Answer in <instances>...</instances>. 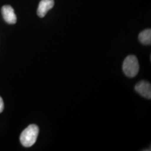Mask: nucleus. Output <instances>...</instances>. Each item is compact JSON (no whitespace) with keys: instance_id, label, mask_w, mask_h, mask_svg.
Returning a JSON list of instances; mask_svg holds the SVG:
<instances>
[{"instance_id":"nucleus-1","label":"nucleus","mask_w":151,"mask_h":151,"mask_svg":"<svg viewBox=\"0 0 151 151\" xmlns=\"http://www.w3.org/2000/svg\"><path fill=\"white\" fill-rule=\"evenodd\" d=\"M39 129L36 124H30L22 132L20 136V141L21 144L25 148L32 146L37 141L39 135Z\"/></svg>"},{"instance_id":"nucleus-2","label":"nucleus","mask_w":151,"mask_h":151,"mask_svg":"<svg viewBox=\"0 0 151 151\" xmlns=\"http://www.w3.org/2000/svg\"><path fill=\"white\" fill-rule=\"evenodd\" d=\"M122 70L127 77L133 78L136 76L139 70V65L137 57L134 55L127 56L123 62Z\"/></svg>"},{"instance_id":"nucleus-3","label":"nucleus","mask_w":151,"mask_h":151,"mask_svg":"<svg viewBox=\"0 0 151 151\" xmlns=\"http://www.w3.org/2000/svg\"><path fill=\"white\" fill-rule=\"evenodd\" d=\"M135 90L138 93L148 99H151V85L146 81H141L135 86Z\"/></svg>"},{"instance_id":"nucleus-4","label":"nucleus","mask_w":151,"mask_h":151,"mask_svg":"<svg viewBox=\"0 0 151 151\" xmlns=\"http://www.w3.org/2000/svg\"><path fill=\"white\" fill-rule=\"evenodd\" d=\"M1 14L4 20L8 24H14L17 21V17L15 14L13 7L10 5H5L1 8Z\"/></svg>"},{"instance_id":"nucleus-5","label":"nucleus","mask_w":151,"mask_h":151,"mask_svg":"<svg viewBox=\"0 0 151 151\" xmlns=\"http://www.w3.org/2000/svg\"><path fill=\"white\" fill-rule=\"evenodd\" d=\"M54 0H41L37 9V15L40 18H43L48 11L54 6Z\"/></svg>"},{"instance_id":"nucleus-6","label":"nucleus","mask_w":151,"mask_h":151,"mask_svg":"<svg viewBox=\"0 0 151 151\" xmlns=\"http://www.w3.org/2000/svg\"><path fill=\"white\" fill-rule=\"evenodd\" d=\"M139 39L143 45L151 44V30L147 29L143 30L139 35Z\"/></svg>"},{"instance_id":"nucleus-7","label":"nucleus","mask_w":151,"mask_h":151,"mask_svg":"<svg viewBox=\"0 0 151 151\" xmlns=\"http://www.w3.org/2000/svg\"><path fill=\"white\" fill-rule=\"evenodd\" d=\"M4 108V101L2 98L0 97V113L2 112Z\"/></svg>"}]
</instances>
